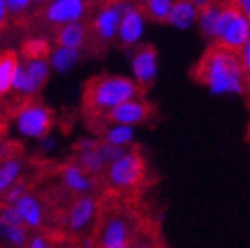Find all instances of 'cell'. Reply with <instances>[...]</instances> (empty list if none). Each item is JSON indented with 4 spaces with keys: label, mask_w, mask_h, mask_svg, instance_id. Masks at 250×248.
<instances>
[{
    "label": "cell",
    "mask_w": 250,
    "mask_h": 248,
    "mask_svg": "<svg viewBox=\"0 0 250 248\" xmlns=\"http://www.w3.org/2000/svg\"><path fill=\"white\" fill-rule=\"evenodd\" d=\"M193 78L218 96L243 94L249 87L240 53L229 52L215 43L197 62Z\"/></svg>",
    "instance_id": "6da1fadb"
},
{
    "label": "cell",
    "mask_w": 250,
    "mask_h": 248,
    "mask_svg": "<svg viewBox=\"0 0 250 248\" xmlns=\"http://www.w3.org/2000/svg\"><path fill=\"white\" fill-rule=\"evenodd\" d=\"M197 5H199V18H197L199 29H201L202 36H206L208 39H211L213 43H215L218 18H220L224 4H215V2H197Z\"/></svg>",
    "instance_id": "e0dca14e"
},
{
    "label": "cell",
    "mask_w": 250,
    "mask_h": 248,
    "mask_svg": "<svg viewBox=\"0 0 250 248\" xmlns=\"http://www.w3.org/2000/svg\"><path fill=\"white\" fill-rule=\"evenodd\" d=\"M20 61L15 52L0 53V96L9 94L13 91L16 71H18Z\"/></svg>",
    "instance_id": "ac0fdd59"
},
{
    "label": "cell",
    "mask_w": 250,
    "mask_h": 248,
    "mask_svg": "<svg viewBox=\"0 0 250 248\" xmlns=\"http://www.w3.org/2000/svg\"><path fill=\"white\" fill-rule=\"evenodd\" d=\"M30 7H32V2H29V0H7V11L13 16H21Z\"/></svg>",
    "instance_id": "4dcf8cb0"
},
{
    "label": "cell",
    "mask_w": 250,
    "mask_h": 248,
    "mask_svg": "<svg viewBox=\"0 0 250 248\" xmlns=\"http://www.w3.org/2000/svg\"><path fill=\"white\" fill-rule=\"evenodd\" d=\"M250 38V21L243 16L238 5L224 4L218 18L215 44L226 48L229 52L240 53Z\"/></svg>",
    "instance_id": "277c9868"
},
{
    "label": "cell",
    "mask_w": 250,
    "mask_h": 248,
    "mask_svg": "<svg viewBox=\"0 0 250 248\" xmlns=\"http://www.w3.org/2000/svg\"><path fill=\"white\" fill-rule=\"evenodd\" d=\"M20 176H21V162L18 158H7L0 165V195L7 193L20 181Z\"/></svg>",
    "instance_id": "7402d4cb"
},
{
    "label": "cell",
    "mask_w": 250,
    "mask_h": 248,
    "mask_svg": "<svg viewBox=\"0 0 250 248\" xmlns=\"http://www.w3.org/2000/svg\"><path fill=\"white\" fill-rule=\"evenodd\" d=\"M52 48L48 41L43 38H32L23 43V59L25 61H36V59H48Z\"/></svg>",
    "instance_id": "d4e9b609"
},
{
    "label": "cell",
    "mask_w": 250,
    "mask_h": 248,
    "mask_svg": "<svg viewBox=\"0 0 250 248\" xmlns=\"http://www.w3.org/2000/svg\"><path fill=\"white\" fill-rule=\"evenodd\" d=\"M170 7H172V0H149L140 5L146 20L158 21V23H167Z\"/></svg>",
    "instance_id": "cb8c5ba5"
},
{
    "label": "cell",
    "mask_w": 250,
    "mask_h": 248,
    "mask_svg": "<svg viewBox=\"0 0 250 248\" xmlns=\"http://www.w3.org/2000/svg\"><path fill=\"white\" fill-rule=\"evenodd\" d=\"M0 238H4V224H2V220H0Z\"/></svg>",
    "instance_id": "8d00e7d4"
},
{
    "label": "cell",
    "mask_w": 250,
    "mask_h": 248,
    "mask_svg": "<svg viewBox=\"0 0 250 248\" xmlns=\"http://www.w3.org/2000/svg\"><path fill=\"white\" fill-rule=\"evenodd\" d=\"M131 73L139 89H147L158 77V52L153 44H140L131 55Z\"/></svg>",
    "instance_id": "52a82bcc"
},
{
    "label": "cell",
    "mask_w": 250,
    "mask_h": 248,
    "mask_svg": "<svg viewBox=\"0 0 250 248\" xmlns=\"http://www.w3.org/2000/svg\"><path fill=\"white\" fill-rule=\"evenodd\" d=\"M135 139V129L131 126H125V124H110L106 126L103 131V142L112 144L116 147L128 149V145H131Z\"/></svg>",
    "instance_id": "44dd1931"
},
{
    "label": "cell",
    "mask_w": 250,
    "mask_h": 248,
    "mask_svg": "<svg viewBox=\"0 0 250 248\" xmlns=\"http://www.w3.org/2000/svg\"><path fill=\"white\" fill-rule=\"evenodd\" d=\"M151 115V105L147 101L135 98L131 101H126L123 105H119L117 108L110 110L105 115L106 119L110 121V124H125V126H131L135 124H142L149 119Z\"/></svg>",
    "instance_id": "8fae6325"
},
{
    "label": "cell",
    "mask_w": 250,
    "mask_h": 248,
    "mask_svg": "<svg viewBox=\"0 0 250 248\" xmlns=\"http://www.w3.org/2000/svg\"><path fill=\"white\" fill-rule=\"evenodd\" d=\"M0 220L4 227H18V225H23L21 218H20V213L15 206H4L0 209Z\"/></svg>",
    "instance_id": "f1b7e54d"
},
{
    "label": "cell",
    "mask_w": 250,
    "mask_h": 248,
    "mask_svg": "<svg viewBox=\"0 0 250 248\" xmlns=\"http://www.w3.org/2000/svg\"><path fill=\"white\" fill-rule=\"evenodd\" d=\"M15 124L20 135L27 139H43L50 135L53 124V112L39 101H25L15 115Z\"/></svg>",
    "instance_id": "8992f818"
},
{
    "label": "cell",
    "mask_w": 250,
    "mask_h": 248,
    "mask_svg": "<svg viewBox=\"0 0 250 248\" xmlns=\"http://www.w3.org/2000/svg\"><path fill=\"white\" fill-rule=\"evenodd\" d=\"M27 248H57V247L44 234H32L29 243H27Z\"/></svg>",
    "instance_id": "1f68e13d"
},
{
    "label": "cell",
    "mask_w": 250,
    "mask_h": 248,
    "mask_svg": "<svg viewBox=\"0 0 250 248\" xmlns=\"http://www.w3.org/2000/svg\"><path fill=\"white\" fill-rule=\"evenodd\" d=\"M61 179H62L64 186L67 190L75 193V195L85 197L92 188V179L91 176H87L82 168L78 167L77 163H66L61 168Z\"/></svg>",
    "instance_id": "5bb4252c"
},
{
    "label": "cell",
    "mask_w": 250,
    "mask_h": 248,
    "mask_svg": "<svg viewBox=\"0 0 250 248\" xmlns=\"http://www.w3.org/2000/svg\"><path fill=\"white\" fill-rule=\"evenodd\" d=\"M7 15H9V11H7V0H0V29L4 27Z\"/></svg>",
    "instance_id": "d590c367"
},
{
    "label": "cell",
    "mask_w": 250,
    "mask_h": 248,
    "mask_svg": "<svg viewBox=\"0 0 250 248\" xmlns=\"http://www.w3.org/2000/svg\"><path fill=\"white\" fill-rule=\"evenodd\" d=\"M123 11H125V4L101 5L91 21L92 34L103 43L116 39L117 32H119L121 18H123Z\"/></svg>",
    "instance_id": "ba28073f"
},
{
    "label": "cell",
    "mask_w": 250,
    "mask_h": 248,
    "mask_svg": "<svg viewBox=\"0 0 250 248\" xmlns=\"http://www.w3.org/2000/svg\"><path fill=\"white\" fill-rule=\"evenodd\" d=\"M89 36V27L82 21L78 23H69L64 27H59L57 36H55V43L57 46L69 48V50H82L83 44Z\"/></svg>",
    "instance_id": "2e32d148"
},
{
    "label": "cell",
    "mask_w": 250,
    "mask_h": 248,
    "mask_svg": "<svg viewBox=\"0 0 250 248\" xmlns=\"http://www.w3.org/2000/svg\"><path fill=\"white\" fill-rule=\"evenodd\" d=\"M27 193H29V191H27V183H25L23 179H20V181L5 193V206H15L16 202H18L21 197L27 195Z\"/></svg>",
    "instance_id": "f546056e"
},
{
    "label": "cell",
    "mask_w": 250,
    "mask_h": 248,
    "mask_svg": "<svg viewBox=\"0 0 250 248\" xmlns=\"http://www.w3.org/2000/svg\"><path fill=\"white\" fill-rule=\"evenodd\" d=\"M135 98H140V89L133 78L119 75H100L85 83L83 105L94 114L105 117L110 110Z\"/></svg>",
    "instance_id": "7a4b0ae2"
},
{
    "label": "cell",
    "mask_w": 250,
    "mask_h": 248,
    "mask_svg": "<svg viewBox=\"0 0 250 248\" xmlns=\"http://www.w3.org/2000/svg\"><path fill=\"white\" fill-rule=\"evenodd\" d=\"M75 163L85 172L87 176H101L108 168V165L105 163V160H103V156L100 154L98 149L83 151V153H75Z\"/></svg>",
    "instance_id": "d6986e66"
},
{
    "label": "cell",
    "mask_w": 250,
    "mask_h": 248,
    "mask_svg": "<svg viewBox=\"0 0 250 248\" xmlns=\"http://www.w3.org/2000/svg\"><path fill=\"white\" fill-rule=\"evenodd\" d=\"M131 248H165V247L156 232L139 229V232H137V236H135V239H133V243H131Z\"/></svg>",
    "instance_id": "4316f807"
},
{
    "label": "cell",
    "mask_w": 250,
    "mask_h": 248,
    "mask_svg": "<svg viewBox=\"0 0 250 248\" xmlns=\"http://www.w3.org/2000/svg\"><path fill=\"white\" fill-rule=\"evenodd\" d=\"M15 207L18 209L20 218H21V222H23V225L27 229L36 230V229H39V227H43L44 209L38 197L27 193V195L21 197V199L16 202Z\"/></svg>",
    "instance_id": "4fadbf2b"
},
{
    "label": "cell",
    "mask_w": 250,
    "mask_h": 248,
    "mask_svg": "<svg viewBox=\"0 0 250 248\" xmlns=\"http://www.w3.org/2000/svg\"><path fill=\"white\" fill-rule=\"evenodd\" d=\"M236 5L243 13V16L250 21V0H240V2H236Z\"/></svg>",
    "instance_id": "e575fe53"
},
{
    "label": "cell",
    "mask_w": 250,
    "mask_h": 248,
    "mask_svg": "<svg viewBox=\"0 0 250 248\" xmlns=\"http://www.w3.org/2000/svg\"><path fill=\"white\" fill-rule=\"evenodd\" d=\"M105 177L108 186L114 190H135L146 177V160L142 158L140 151L128 149L125 156L106 168Z\"/></svg>",
    "instance_id": "5b68a950"
},
{
    "label": "cell",
    "mask_w": 250,
    "mask_h": 248,
    "mask_svg": "<svg viewBox=\"0 0 250 248\" xmlns=\"http://www.w3.org/2000/svg\"><path fill=\"white\" fill-rule=\"evenodd\" d=\"M146 21L147 20H146L144 13H142L140 7L131 4L125 5L123 18H121V25H119V32H117L119 43L126 48L135 46L142 39V36H144Z\"/></svg>",
    "instance_id": "30bf717a"
},
{
    "label": "cell",
    "mask_w": 250,
    "mask_h": 248,
    "mask_svg": "<svg viewBox=\"0 0 250 248\" xmlns=\"http://www.w3.org/2000/svg\"><path fill=\"white\" fill-rule=\"evenodd\" d=\"M87 4L82 0H53L44 9V20L52 25H64L78 23L85 16Z\"/></svg>",
    "instance_id": "9c48e42d"
},
{
    "label": "cell",
    "mask_w": 250,
    "mask_h": 248,
    "mask_svg": "<svg viewBox=\"0 0 250 248\" xmlns=\"http://www.w3.org/2000/svg\"><path fill=\"white\" fill-rule=\"evenodd\" d=\"M98 144L100 140L96 139H80L75 142L73 145V151L75 153H83V151H92V149H98Z\"/></svg>",
    "instance_id": "d6a6232c"
},
{
    "label": "cell",
    "mask_w": 250,
    "mask_h": 248,
    "mask_svg": "<svg viewBox=\"0 0 250 248\" xmlns=\"http://www.w3.org/2000/svg\"><path fill=\"white\" fill-rule=\"evenodd\" d=\"M23 69L27 71V75L30 77V80L34 82V85L38 87L39 91L44 87V83L50 78V62L48 59H36V61H23L21 62Z\"/></svg>",
    "instance_id": "603a6c76"
},
{
    "label": "cell",
    "mask_w": 250,
    "mask_h": 248,
    "mask_svg": "<svg viewBox=\"0 0 250 248\" xmlns=\"http://www.w3.org/2000/svg\"><path fill=\"white\" fill-rule=\"evenodd\" d=\"M98 213V204L92 197H78L77 201L73 202L66 216L67 229L75 234H80L82 230L89 229V225L94 222Z\"/></svg>",
    "instance_id": "7c38bea8"
},
{
    "label": "cell",
    "mask_w": 250,
    "mask_h": 248,
    "mask_svg": "<svg viewBox=\"0 0 250 248\" xmlns=\"http://www.w3.org/2000/svg\"><path fill=\"white\" fill-rule=\"evenodd\" d=\"M4 238L9 245L15 248H27V243L30 239L29 229L25 225H18V227H4Z\"/></svg>",
    "instance_id": "484cf974"
},
{
    "label": "cell",
    "mask_w": 250,
    "mask_h": 248,
    "mask_svg": "<svg viewBox=\"0 0 250 248\" xmlns=\"http://www.w3.org/2000/svg\"><path fill=\"white\" fill-rule=\"evenodd\" d=\"M139 229L137 218L130 211H112L100 222L96 248H131Z\"/></svg>",
    "instance_id": "3957f363"
},
{
    "label": "cell",
    "mask_w": 250,
    "mask_h": 248,
    "mask_svg": "<svg viewBox=\"0 0 250 248\" xmlns=\"http://www.w3.org/2000/svg\"><path fill=\"white\" fill-rule=\"evenodd\" d=\"M78 61H80L78 50H69V48L62 46H55L48 55L50 67L55 69L57 73H67L69 69L77 66Z\"/></svg>",
    "instance_id": "ffe728a7"
},
{
    "label": "cell",
    "mask_w": 250,
    "mask_h": 248,
    "mask_svg": "<svg viewBox=\"0 0 250 248\" xmlns=\"http://www.w3.org/2000/svg\"><path fill=\"white\" fill-rule=\"evenodd\" d=\"M247 82H249V87H250V77H247Z\"/></svg>",
    "instance_id": "74e56055"
},
{
    "label": "cell",
    "mask_w": 250,
    "mask_h": 248,
    "mask_svg": "<svg viewBox=\"0 0 250 248\" xmlns=\"http://www.w3.org/2000/svg\"><path fill=\"white\" fill-rule=\"evenodd\" d=\"M98 151H100V154L103 156V160H105V163L110 167L112 163H116L117 160H121V158L125 156L126 151L128 149H123V147H116V145H112V144H106L103 142V140H100V145H98Z\"/></svg>",
    "instance_id": "83f0119b"
},
{
    "label": "cell",
    "mask_w": 250,
    "mask_h": 248,
    "mask_svg": "<svg viewBox=\"0 0 250 248\" xmlns=\"http://www.w3.org/2000/svg\"><path fill=\"white\" fill-rule=\"evenodd\" d=\"M39 145H41V149H43L44 153H48V151H52L55 147V139H53L52 135H46L43 139H39Z\"/></svg>",
    "instance_id": "836d02e7"
},
{
    "label": "cell",
    "mask_w": 250,
    "mask_h": 248,
    "mask_svg": "<svg viewBox=\"0 0 250 248\" xmlns=\"http://www.w3.org/2000/svg\"><path fill=\"white\" fill-rule=\"evenodd\" d=\"M197 18H199L197 2L179 0V2H172L167 23L172 25V27H176V29H179V30H187L197 21Z\"/></svg>",
    "instance_id": "9a60e30c"
}]
</instances>
